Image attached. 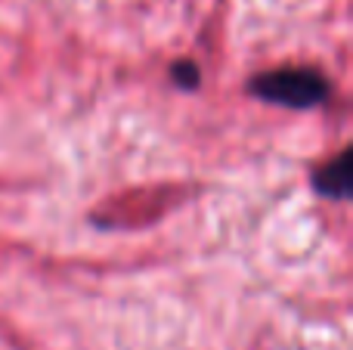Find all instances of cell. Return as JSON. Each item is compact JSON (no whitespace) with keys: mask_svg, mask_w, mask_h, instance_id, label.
Returning a JSON list of instances; mask_svg holds the SVG:
<instances>
[{"mask_svg":"<svg viewBox=\"0 0 353 350\" xmlns=\"http://www.w3.org/2000/svg\"><path fill=\"white\" fill-rule=\"evenodd\" d=\"M319 196L325 198H347L350 196V149H344L335 161L323 165L313 177Z\"/></svg>","mask_w":353,"mask_h":350,"instance_id":"obj_2","label":"cell"},{"mask_svg":"<svg viewBox=\"0 0 353 350\" xmlns=\"http://www.w3.org/2000/svg\"><path fill=\"white\" fill-rule=\"evenodd\" d=\"M171 81L176 87H183V90H195V87L201 84V72H199L195 62L180 59V62H174L171 65Z\"/></svg>","mask_w":353,"mask_h":350,"instance_id":"obj_3","label":"cell"},{"mask_svg":"<svg viewBox=\"0 0 353 350\" xmlns=\"http://www.w3.org/2000/svg\"><path fill=\"white\" fill-rule=\"evenodd\" d=\"M248 93L263 103L288 109H313L329 96V81L313 68H279L263 72L248 84Z\"/></svg>","mask_w":353,"mask_h":350,"instance_id":"obj_1","label":"cell"}]
</instances>
